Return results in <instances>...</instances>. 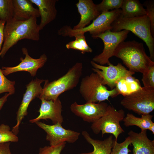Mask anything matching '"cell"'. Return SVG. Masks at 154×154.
Here are the masks:
<instances>
[{"instance_id":"obj_25","label":"cell","mask_w":154,"mask_h":154,"mask_svg":"<svg viewBox=\"0 0 154 154\" xmlns=\"http://www.w3.org/2000/svg\"><path fill=\"white\" fill-rule=\"evenodd\" d=\"M13 0H0V20L5 23L13 18Z\"/></svg>"},{"instance_id":"obj_14","label":"cell","mask_w":154,"mask_h":154,"mask_svg":"<svg viewBox=\"0 0 154 154\" xmlns=\"http://www.w3.org/2000/svg\"><path fill=\"white\" fill-rule=\"evenodd\" d=\"M22 51L25 57L20 58L21 62L18 65L13 67H2V71L5 76L18 71H25L34 77L38 70L43 67L47 60V56L45 54L42 55L38 58L35 59L30 56L26 48H23Z\"/></svg>"},{"instance_id":"obj_13","label":"cell","mask_w":154,"mask_h":154,"mask_svg":"<svg viewBox=\"0 0 154 154\" xmlns=\"http://www.w3.org/2000/svg\"><path fill=\"white\" fill-rule=\"evenodd\" d=\"M108 105L104 102L99 103L86 102L82 104L74 102L71 105L70 108L73 113L82 118L84 121L93 123L104 115Z\"/></svg>"},{"instance_id":"obj_31","label":"cell","mask_w":154,"mask_h":154,"mask_svg":"<svg viewBox=\"0 0 154 154\" xmlns=\"http://www.w3.org/2000/svg\"><path fill=\"white\" fill-rule=\"evenodd\" d=\"M66 142L54 146H45L40 147L38 154H60L65 146Z\"/></svg>"},{"instance_id":"obj_28","label":"cell","mask_w":154,"mask_h":154,"mask_svg":"<svg viewBox=\"0 0 154 154\" xmlns=\"http://www.w3.org/2000/svg\"><path fill=\"white\" fill-rule=\"evenodd\" d=\"M15 81H11L7 79L0 68V94L8 92L11 95L15 93Z\"/></svg>"},{"instance_id":"obj_9","label":"cell","mask_w":154,"mask_h":154,"mask_svg":"<svg viewBox=\"0 0 154 154\" xmlns=\"http://www.w3.org/2000/svg\"><path fill=\"white\" fill-rule=\"evenodd\" d=\"M129 32L126 30L117 32L109 30L94 37V38H99L102 40L104 48L102 52L95 56L92 61L100 65H108L110 62L109 59L113 56L115 49L120 43L124 41Z\"/></svg>"},{"instance_id":"obj_32","label":"cell","mask_w":154,"mask_h":154,"mask_svg":"<svg viewBox=\"0 0 154 154\" xmlns=\"http://www.w3.org/2000/svg\"><path fill=\"white\" fill-rule=\"evenodd\" d=\"M145 6L147 15L149 17L150 23L151 31V35L154 36V1L153 0H148L145 1L143 4Z\"/></svg>"},{"instance_id":"obj_2","label":"cell","mask_w":154,"mask_h":154,"mask_svg":"<svg viewBox=\"0 0 154 154\" xmlns=\"http://www.w3.org/2000/svg\"><path fill=\"white\" fill-rule=\"evenodd\" d=\"M113 56L121 59L129 71L142 74L154 65L147 54L143 44L135 40L123 41L115 49Z\"/></svg>"},{"instance_id":"obj_4","label":"cell","mask_w":154,"mask_h":154,"mask_svg":"<svg viewBox=\"0 0 154 154\" xmlns=\"http://www.w3.org/2000/svg\"><path fill=\"white\" fill-rule=\"evenodd\" d=\"M82 64L76 63L64 75L49 82L45 80L42 92L39 98L54 101L62 93L73 89L78 84L82 74Z\"/></svg>"},{"instance_id":"obj_35","label":"cell","mask_w":154,"mask_h":154,"mask_svg":"<svg viewBox=\"0 0 154 154\" xmlns=\"http://www.w3.org/2000/svg\"><path fill=\"white\" fill-rule=\"evenodd\" d=\"M11 95V94L9 93H6L3 97L0 98V110L7 101L8 97Z\"/></svg>"},{"instance_id":"obj_18","label":"cell","mask_w":154,"mask_h":154,"mask_svg":"<svg viewBox=\"0 0 154 154\" xmlns=\"http://www.w3.org/2000/svg\"><path fill=\"white\" fill-rule=\"evenodd\" d=\"M38 7L41 21L39 25L40 30L54 20L56 17L57 11L55 7L56 0H30Z\"/></svg>"},{"instance_id":"obj_23","label":"cell","mask_w":154,"mask_h":154,"mask_svg":"<svg viewBox=\"0 0 154 154\" xmlns=\"http://www.w3.org/2000/svg\"><path fill=\"white\" fill-rule=\"evenodd\" d=\"M120 16L130 18L147 15L146 9L137 0H123Z\"/></svg>"},{"instance_id":"obj_1","label":"cell","mask_w":154,"mask_h":154,"mask_svg":"<svg viewBox=\"0 0 154 154\" xmlns=\"http://www.w3.org/2000/svg\"><path fill=\"white\" fill-rule=\"evenodd\" d=\"M40 31L35 17L24 21L13 19L7 22L4 30V42L0 52V57L3 58L9 49L21 40H38Z\"/></svg>"},{"instance_id":"obj_12","label":"cell","mask_w":154,"mask_h":154,"mask_svg":"<svg viewBox=\"0 0 154 154\" xmlns=\"http://www.w3.org/2000/svg\"><path fill=\"white\" fill-rule=\"evenodd\" d=\"M44 81L36 78L26 85V90L17 112V123L11 130L15 134L17 135L18 133L19 125L23 119L27 114V110L30 103L35 98H39L41 94L43 88L41 84Z\"/></svg>"},{"instance_id":"obj_10","label":"cell","mask_w":154,"mask_h":154,"mask_svg":"<svg viewBox=\"0 0 154 154\" xmlns=\"http://www.w3.org/2000/svg\"><path fill=\"white\" fill-rule=\"evenodd\" d=\"M39 127L46 133V139L50 145L54 146L64 142L73 143L78 139L79 132L66 129L59 123L49 125L39 121L35 122Z\"/></svg>"},{"instance_id":"obj_29","label":"cell","mask_w":154,"mask_h":154,"mask_svg":"<svg viewBox=\"0 0 154 154\" xmlns=\"http://www.w3.org/2000/svg\"><path fill=\"white\" fill-rule=\"evenodd\" d=\"M131 145V141L128 136L121 143H118L115 140L111 154H129L131 151L128 147Z\"/></svg>"},{"instance_id":"obj_20","label":"cell","mask_w":154,"mask_h":154,"mask_svg":"<svg viewBox=\"0 0 154 154\" xmlns=\"http://www.w3.org/2000/svg\"><path fill=\"white\" fill-rule=\"evenodd\" d=\"M82 135L86 141L93 147V154H111L115 139L112 135L104 140L92 138L86 131L82 132Z\"/></svg>"},{"instance_id":"obj_16","label":"cell","mask_w":154,"mask_h":154,"mask_svg":"<svg viewBox=\"0 0 154 154\" xmlns=\"http://www.w3.org/2000/svg\"><path fill=\"white\" fill-rule=\"evenodd\" d=\"M127 134L133 146V154H154V141L148 138L147 130L139 133L130 130Z\"/></svg>"},{"instance_id":"obj_34","label":"cell","mask_w":154,"mask_h":154,"mask_svg":"<svg viewBox=\"0 0 154 154\" xmlns=\"http://www.w3.org/2000/svg\"><path fill=\"white\" fill-rule=\"evenodd\" d=\"M6 23L4 21H0V52L2 48V45L4 42V30Z\"/></svg>"},{"instance_id":"obj_3","label":"cell","mask_w":154,"mask_h":154,"mask_svg":"<svg viewBox=\"0 0 154 154\" xmlns=\"http://www.w3.org/2000/svg\"><path fill=\"white\" fill-rule=\"evenodd\" d=\"M114 32L126 30L131 32L145 42L151 59L154 60V38L151 31L149 18L147 15L130 18L119 16L112 24Z\"/></svg>"},{"instance_id":"obj_15","label":"cell","mask_w":154,"mask_h":154,"mask_svg":"<svg viewBox=\"0 0 154 154\" xmlns=\"http://www.w3.org/2000/svg\"><path fill=\"white\" fill-rule=\"evenodd\" d=\"M40 99L41 102L38 111L39 115L36 118L30 120L29 121L35 123L41 119H50L53 124L57 123L62 124L63 122L62 115V105L59 98L54 101L46 100L43 98Z\"/></svg>"},{"instance_id":"obj_11","label":"cell","mask_w":154,"mask_h":154,"mask_svg":"<svg viewBox=\"0 0 154 154\" xmlns=\"http://www.w3.org/2000/svg\"><path fill=\"white\" fill-rule=\"evenodd\" d=\"M90 63L93 67L92 70L100 76L103 84L107 85L111 90L115 88L116 82L120 79L135 73L127 69L120 63L114 65L110 62L108 66L100 65L92 60Z\"/></svg>"},{"instance_id":"obj_33","label":"cell","mask_w":154,"mask_h":154,"mask_svg":"<svg viewBox=\"0 0 154 154\" xmlns=\"http://www.w3.org/2000/svg\"><path fill=\"white\" fill-rule=\"evenodd\" d=\"M10 145V142L0 143V154H11Z\"/></svg>"},{"instance_id":"obj_17","label":"cell","mask_w":154,"mask_h":154,"mask_svg":"<svg viewBox=\"0 0 154 154\" xmlns=\"http://www.w3.org/2000/svg\"><path fill=\"white\" fill-rule=\"evenodd\" d=\"M76 5L80 19L79 23L74 27V29H81L86 27L100 14L98 10L96 4L92 0H79Z\"/></svg>"},{"instance_id":"obj_24","label":"cell","mask_w":154,"mask_h":154,"mask_svg":"<svg viewBox=\"0 0 154 154\" xmlns=\"http://www.w3.org/2000/svg\"><path fill=\"white\" fill-rule=\"evenodd\" d=\"M84 34L80 33L74 35L73 37H74L75 39L66 44V48L79 50L83 54L86 52H92V50L87 44Z\"/></svg>"},{"instance_id":"obj_27","label":"cell","mask_w":154,"mask_h":154,"mask_svg":"<svg viewBox=\"0 0 154 154\" xmlns=\"http://www.w3.org/2000/svg\"><path fill=\"white\" fill-rule=\"evenodd\" d=\"M123 0H103L102 2L96 4L98 10L100 13L109 11V10L121 8Z\"/></svg>"},{"instance_id":"obj_36","label":"cell","mask_w":154,"mask_h":154,"mask_svg":"<svg viewBox=\"0 0 154 154\" xmlns=\"http://www.w3.org/2000/svg\"><path fill=\"white\" fill-rule=\"evenodd\" d=\"M77 154H93L92 151L87 153H79Z\"/></svg>"},{"instance_id":"obj_6","label":"cell","mask_w":154,"mask_h":154,"mask_svg":"<svg viewBox=\"0 0 154 154\" xmlns=\"http://www.w3.org/2000/svg\"><path fill=\"white\" fill-rule=\"evenodd\" d=\"M120 9L102 13L88 26L79 29H74L70 26H65L58 32V35L63 37H73L77 33H84L89 32L93 38L95 36L112 29V23L120 16Z\"/></svg>"},{"instance_id":"obj_30","label":"cell","mask_w":154,"mask_h":154,"mask_svg":"<svg viewBox=\"0 0 154 154\" xmlns=\"http://www.w3.org/2000/svg\"><path fill=\"white\" fill-rule=\"evenodd\" d=\"M141 80L144 87L154 90V65L143 74Z\"/></svg>"},{"instance_id":"obj_7","label":"cell","mask_w":154,"mask_h":154,"mask_svg":"<svg viewBox=\"0 0 154 154\" xmlns=\"http://www.w3.org/2000/svg\"><path fill=\"white\" fill-rule=\"evenodd\" d=\"M125 117L122 109L117 110L114 107L108 105L105 114L96 121L92 123L91 128L95 134L101 132L102 136L106 133L112 134L117 141L119 135L124 132L120 124Z\"/></svg>"},{"instance_id":"obj_5","label":"cell","mask_w":154,"mask_h":154,"mask_svg":"<svg viewBox=\"0 0 154 154\" xmlns=\"http://www.w3.org/2000/svg\"><path fill=\"white\" fill-rule=\"evenodd\" d=\"M98 74L92 72L83 78L80 82L79 92L86 102L99 103L116 97L118 94L114 88L108 90L103 84Z\"/></svg>"},{"instance_id":"obj_8","label":"cell","mask_w":154,"mask_h":154,"mask_svg":"<svg viewBox=\"0 0 154 154\" xmlns=\"http://www.w3.org/2000/svg\"><path fill=\"white\" fill-rule=\"evenodd\" d=\"M120 104L125 108L139 115L150 114L154 110V90L142 87L124 97Z\"/></svg>"},{"instance_id":"obj_21","label":"cell","mask_w":154,"mask_h":154,"mask_svg":"<svg viewBox=\"0 0 154 154\" xmlns=\"http://www.w3.org/2000/svg\"><path fill=\"white\" fill-rule=\"evenodd\" d=\"M140 117H137L131 113H128L125 116L123 121L127 127L136 126L141 131L149 130L154 134V123L152 120L153 116L150 114H142Z\"/></svg>"},{"instance_id":"obj_19","label":"cell","mask_w":154,"mask_h":154,"mask_svg":"<svg viewBox=\"0 0 154 154\" xmlns=\"http://www.w3.org/2000/svg\"><path fill=\"white\" fill-rule=\"evenodd\" d=\"M14 7L13 19L24 21L33 17H40L38 9L34 7L30 0H13Z\"/></svg>"},{"instance_id":"obj_37","label":"cell","mask_w":154,"mask_h":154,"mask_svg":"<svg viewBox=\"0 0 154 154\" xmlns=\"http://www.w3.org/2000/svg\"></svg>"},{"instance_id":"obj_22","label":"cell","mask_w":154,"mask_h":154,"mask_svg":"<svg viewBox=\"0 0 154 154\" xmlns=\"http://www.w3.org/2000/svg\"><path fill=\"white\" fill-rule=\"evenodd\" d=\"M138 79L129 75L120 79L116 83L115 88L118 95L124 97L128 96L142 88Z\"/></svg>"},{"instance_id":"obj_26","label":"cell","mask_w":154,"mask_h":154,"mask_svg":"<svg viewBox=\"0 0 154 154\" xmlns=\"http://www.w3.org/2000/svg\"><path fill=\"white\" fill-rule=\"evenodd\" d=\"M18 140V137L11 130L9 125L4 124L0 125V143L17 142Z\"/></svg>"}]
</instances>
